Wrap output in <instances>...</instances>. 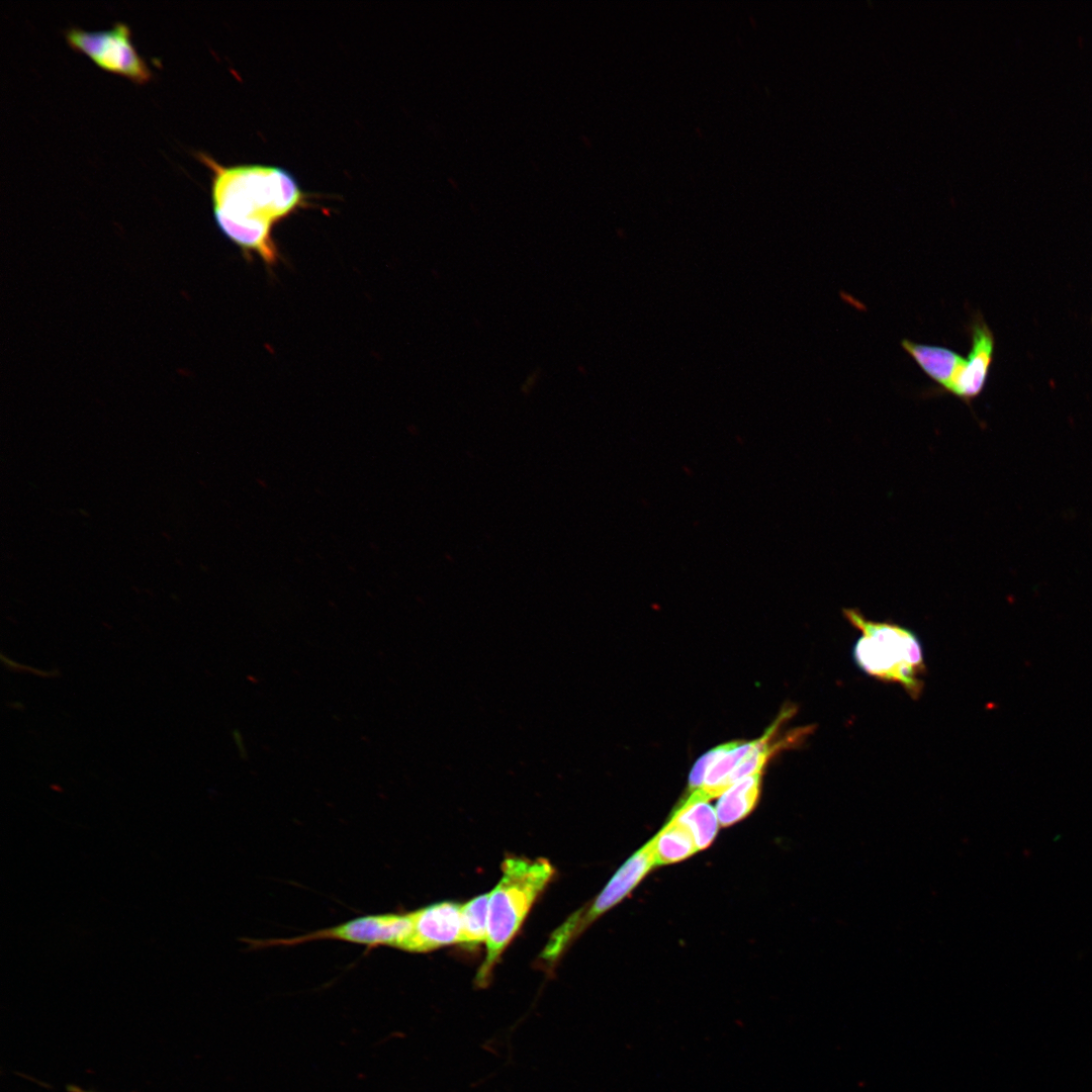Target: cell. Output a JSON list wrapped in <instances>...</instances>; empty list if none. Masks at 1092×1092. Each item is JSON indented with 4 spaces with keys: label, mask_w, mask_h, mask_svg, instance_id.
I'll return each instance as SVG.
<instances>
[{
    "label": "cell",
    "mask_w": 1092,
    "mask_h": 1092,
    "mask_svg": "<svg viewBox=\"0 0 1092 1092\" xmlns=\"http://www.w3.org/2000/svg\"><path fill=\"white\" fill-rule=\"evenodd\" d=\"M656 866L655 837L636 850L614 874L589 906L569 916L550 936L542 959L554 963L566 946L605 912L623 901Z\"/></svg>",
    "instance_id": "277c9868"
},
{
    "label": "cell",
    "mask_w": 1092,
    "mask_h": 1092,
    "mask_svg": "<svg viewBox=\"0 0 1092 1092\" xmlns=\"http://www.w3.org/2000/svg\"><path fill=\"white\" fill-rule=\"evenodd\" d=\"M654 837L656 866L681 861L698 851L690 830L672 815Z\"/></svg>",
    "instance_id": "7c38bea8"
},
{
    "label": "cell",
    "mask_w": 1092,
    "mask_h": 1092,
    "mask_svg": "<svg viewBox=\"0 0 1092 1092\" xmlns=\"http://www.w3.org/2000/svg\"><path fill=\"white\" fill-rule=\"evenodd\" d=\"M66 1089H67L68 1092H96L94 1090L85 1089V1088H82V1087L74 1085V1084L68 1085L66 1087Z\"/></svg>",
    "instance_id": "9a60e30c"
},
{
    "label": "cell",
    "mask_w": 1092,
    "mask_h": 1092,
    "mask_svg": "<svg viewBox=\"0 0 1092 1092\" xmlns=\"http://www.w3.org/2000/svg\"><path fill=\"white\" fill-rule=\"evenodd\" d=\"M461 905L440 902L412 912L413 931L401 946L408 952H428L436 948L459 943L461 931Z\"/></svg>",
    "instance_id": "52a82bcc"
},
{
    "label": "cell",
    "mask_w": 1092,
    "mask_h": 1092,
    "mask_svg": "<svg viewBox=\"0 0 1092 1092\" xmlns=\"http://www.w3.org/2000/svg\"><path fill=\"white\" fill-rule=\"evenodd\" d=\"M761 772L737 781L719 797L715 810L720 826H731L751 813L759 798Z\"/></svg>",
    "instance_id": "30bf717a"
},
{
    "label": "cell",
    "mask_w": 1092,
    "mask_h": 1092,
    "mask_svg": "<svg viewBox=\"0 0 1092 1092\" xmlns=\"http://www.w3.org/2000/svg\"><path fill=\"white\" fill-rule=\"evenodd\" d=\"M502 872L498 884L489 893L486 957L476 976L479 986L486 985L500 954L554 875V868L542 857H508Z\"/></svg>",
    "instance_id": "3957f363"
},
{
    "label": "cell",
    "mask_w": 1092,
    "mask_h": 1092,
    "mask_svg": "<svg viewBox=\"0 0 1092 1092\" xmlns=\"http://www.w3.org/2000/svg\"><path fill=\"white\" fill-rule=\"evenodd\" d=\"M671 815L690 830L698 851L712 844L720 827L716 810L709 802L682 801Z\"/></svg>",
    "instance_id": "8fae6325"
},
{
    "label": "cell",
    "mask_w": 1092,
    "mask_h": 1092,
    "mask_svg": "<svg viewBox=\"0 0 1092 1092\" xmlns=\"http://www.w3.org/2000/svg\"><path fill=\"white\" fill-rule=\"evenodd\" d=\"M413 931L410 913L368 914L333 927L288 938L250 939L254 948L292 946L318 940H339L369 948L389 946L400 949Z\"/></svg>",
    "instance_id": "5b68a950"
},
{
    "label": "cell",
    "mask_w": 1092,
    "mask_h": 1092,
    "mask_svg": "<svg viewBox=\"0 0 1092 1092\" xmlns=\"http://www.w3.org/2000/svg\"><path fill=\"white\" fill-rule=\"evenodd\" d=\"M489 893L474 897L461 905V931L459 943L476 946L485 942L487 936Z\"/></svg>",
    "instance_id": "4fadbf2b"
},
{
    "label": "cell",
    "mask_w": 1092,
    "mask_h": 1092,
    "mask_svg": "<svg viewBox=\"0 0 1092 1092\" xmlns=\"http://www.w3.org/2000/svg\"><path fill=\"white\" fill-rule=\"evenodd\" d=\"M724 748L725 743L718 745L703 754L696 761L689 776V794L694 793L702 788L710 764L718 757V755L724 750Z\"/></svg>",
    "instance_id": "5bb4252c"
},
{
    "label": "cell",
    "mask_w": 1092,
    "mask_h": 1092,
    "mask_svg": "<svg viewBox=\"0 0 1092 1092\" xmlns=\"http://www.w3.org/2000/svg\"><path fill=\"white\" fill-rule=\"evenodd\" d=\"M129 28L116 22L108 30L87 31L78 27L65 30L68 43L89 56L99 67L123 75L135 83H145L151 71L129 40Z\"/></svg>",
    "instance_id": "8992f818"
},
{
    "label": "cell",
    "mask_w": 1092,
    "mask_h": 1092,
    "mask_svg": "<svg viewBox=\"0 0 1092 1092\" xmlns=\"http://www.w3.org/2000/svg\"><path fill=\"white\" fill-rule=\"evenodd\" d=\"M903 350L919 368L936 384L934 394H949L962 371L966 358L945 347L901 341Z\"/></svg>",
    "instance_id": "9c48e42d"
},
{
    "label": "cell",
    "mask_w": 1092,
    "mask_h": 1092,
    "mask_svg": "<svg viewBox=\"0 0 1092 1092\" xmlns=\"http://www.w3.org/2000/svg\"><path fill=\"white\" fill-rule=\"evenodd\" d=\"M195 154L211 170L212 208L221 233L243 251L274 264L278 259L274 225L306 204L296 178L278 166H223L204 152Z\"/></svg>",
    "instance_id": "6da1fadb"
},
{
    "label": "cell",
    "mask_w": 1092,
    "mask_h": 1092,
    "mask_svg": "<svg viewBox=\"0 0 1092 1092\" xmlns=\"http://www.w3.org/2000/svg\"><path fill=\"white\" fill-rule=\"evenodd\" d=\"M842 614L860 632L852 647L856 666L876 679L900 685L912 699H918L926 667L917 634L890 621L870 620L858 609L846 608Z\"/></svg>",
    "instance_id": "7a4b0ae2"
},
{
    "label": "cell",
    "mask_w": 1092,
    "mask_h": 1092,
    "mask_svg": "<svg viewBox=\"0 0 1092 1092\" xmlns=\"http://www.w3.org/2000/svg\"><path fill=\"white\" fill-rule=\"evenodd\" d=\"M971 350L949 394L971 405L985 387L994 352V336L980 312L968 326Z\"/></svg>",
    "instance_id": "ba28073f"
}]
</instances>
